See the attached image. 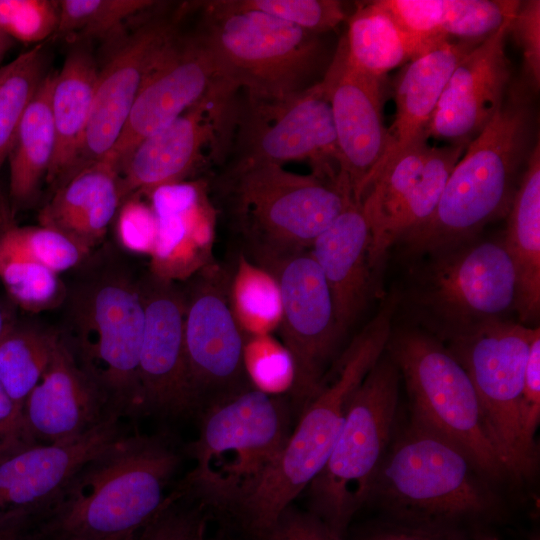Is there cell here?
Returning a JSON list of instances; mask_svg holds the SVG:
<instances>
[{"label":"cell","mask_w":540,"mask_h":540,"mask_svg":"<svg viewBox=\"0 0 540 540\" xmlns=\"http://www.w3.org/2000/svg\"><path fill=\"white\" fill-rule=\"evenodd\" d=\"M231 161H307L312 174L336 179L339 152L331 107L321 80L292 96L258 100L245 97L234 107Z\"/></svg>","instance_id":"12"},{"label":"cell","mask_w":540,"mask_h":540,"mask_svg":"<svg viewBox=\"0 0 540 540\" xmlns=\"http://www.w3.org/2000/svg\"><path fill=\"white\" fill-rule=\"evenodd\" d=\"M516 274V302L522 321L540 310V148L534 145L507 214L503 240Z\"/></svg>","instance_id":"28"},{"label":"cell","mask_w":540,"mask_h":540,"mask_svg":"<svg viewBox=\"0 0 540 540\" xmlns=\"http://www.w3.org/2000/svg\"><path fill=\"white\" fill-rule=\"evenodd\" d=\"M540 423V328L535 327L527 358L518 411L519 437L522 451L535 472L538 447L535 440Z\"/></svg>","instance_id":"45"},{"label":"cell","mask_w":540,"mask_h":540,"mask_svg":"<svg viewBox=\"0 0 540 540\" xmlns=\"http://www.w3.org/2000/svg\"><path fill=\"white\" fill-rule=\"evenodd\" d=\"M370 243L368 220L361 204L353 201L310 247L330 289L341 336L355 322L367 301Z\"/></svg>","instance_id":"24"},{"label":"cell","mask_w":540,"mask_h":540,"mask_svg":"<svg viewBox=\"0 0 540 540\" xmlns=\"http://www.w3.org/2000/svg\"><path fill=\"white\" fill-rule=\"evenodd\" d=\"M386 352L404 380L410 416L457 444L491 482L505 480L472 381L447 346L407 329L391 333Z\"/></svg>","instance_id":"10"},{"label":"cell","mask_w":540,"mask_h":540,"mask_svg":"<svg viewBox=\"0 0 540 540\" xmlns=\"http://www.w3.org/2000/svg\"><path fill=\"white\" fill-rule=\"evenodd\" d=\"M243 366L252 387L272 396L292 391L296 370L292 355L271 334L245 336Z\"/></svg>","instance_id":"41"},{"label":"cell","mask_w":540,"mask_h":540,"mask_svg":"<svg viewBox=\"0 0 540 540\" xmlns=\"http://www.w3.org/2000/svg\"><path fill=\"white\" fill-rule=\"evenodd\" d=\"M59 337L120 419L142 415L138 379L144 331L139 278L116 254L97 251L76 269Z\"/></svg>","instance_id":"2"},{"label":"cell","mask_w":540,"mask_h":540,"mask_svg":"<svg viewBox=\"0 0 540 540\" xmlns=\"http://www.w3.org/2000/svg\"><path fill=\"white\" fill-rule=\"evenodd\" d=\"M144 331L138 379L142 415L175 418L196 409L184 346L185 302L175 282L139 277Z\"/></svg>","instance_id":"19"},{"label":"cell","mask_w":540,"mask_h":540,"mask_svg":"<svg viewBox=\"0 0 540 540\" xmlns=\"http://www.w3.org/2000/svg\"><path fill=\"white\" fill-rule=\"evenodd\" d=\"M122 203L119 170L110 159L85 166L53 190L39 225L54 228L93 251Z\"/></svg>","instance_id":"26"},{"label":"cell","mask_w":540,"mask_h":540,"mask_svg":"<svg viewBox=\"0 0 540 540\" xmlns=\"http://www.w3.org/2000/svg\"><path fill=\"white\" fill-rule=\"evenodd\" d=\"M474 540H498V538L488 533H478Z\"/></svg>","instance_id":"54"},{"label":"cell","mask_w":540,"mask_h":540,"mask_svg":"<svg viewBox=\"0 0 540 540\" xmlns=\"http://www.w3.org/2000/svg\"><path fill=\"white\" fill-rule=\"evenodd\" d=\"M409 33L437 43L448 40L441 31L445 0H378Z\"/></svg>","instance_id":"47"},{"label":"cell","mask_w":540,"mask_h":540,"mask_svg":"<svg viewBox=\"0 0 540 540\" xmlns=\"http://www.w3.org/2000/svg\"><path fill=\"white\" fill-rule=\"evenodd\" d=\"M49 73L27 107L9 153V199L13 211L29 205L46 180L55 151Z\"/></svg>","instance_id":"31"},{"label":"cell","mask_w":540,"mask_h":540,"mask_svg":"<svg viewBox=\"0 0 540 540\" xmlns=\"http://www.w3.org/2000/svg\"><path fill=\"white\" fill-rule=\"evenodd\" d=\"M14 319L0 306V340L14 323Z\"/></svg>","instance_id":"53"},{"label":"cell","mask_w":540,"mask_h":540,"mask_svg":"<svg viewBox=\"0 0 540 540\" xmlns=\"http://www.w3.org/2000/svg\"><path fill=\"white\" fill-rule=\"evenodd\" d=\"M204 531H201L200 533H198L194 538H192L191 540H204Z\"/></svg>","instance_id":"56"},{"label":"cell","mask_w":540,"mask_h":540,"mask_svg":"<svg viewBox=\"0 0 540 540\" xmlns=\"http://www.w3.org/2000/svg\"><path fill=\"white\" fill-rule=\"evenodd\" d=\"M422 285V302L454 334L502 319L515 308L516 274L503 241H466L433 253Z\"/></svg>","instance_id":"13"},{"label":"cell","mask_w":540,"mask_h":540,"mask_svg":"<svg viewBox=\"0 0 540 540\" xmlns=\"http://www.w3.org/2000/svg\"><path fill=\"white\" fill-rule=\"evenodd\" d=\"M512 20L474 47L456 66L439 99L429 138L468 146L501 107L510 79L505 47Z\"/></svg>","instance_id":"22"},{"label":"cell","mask_w":540,"mask_h":540,"mask_svg":"<svg viewBox=\"0 0 540 540\" xmlns=\"http://www.w3.org/2000/svg\"><path fill=\"white\" fill-rule=\"evenodd\" d=\"M116 236L120 245L131 253L151 255L157 230V221L150 203L140 195L125 199L118 210Z\"/></svg>","instance_id":"46"},{"label":"cell","mask_w":540,"mask_h":540,"mask_svg":"<svg viewBox=\"0 0 540 540\" xmlns=\"http://www.w3.org/2000/svg\"><path fill=\"white\" fill-rule=\"evenodd\" d=\"M205 530L200 507L187 503V496L177 487L159 512L129 540H191Z\"/></svg>","instance_id":"44"},{"label":"cell","mask_w":540,"mask_h":540,"mask_svg":"<svg viewBox=\"0 0 540 540\" xmlns=\"http://www.w3.org/2000/svg\"><path fill=\"white\" fill-rule=\"evenodd\" d=\"M257 264L269 270L279 284V328L296 370L292 392L305 406L321 389L324 366L341 337L330 289L310 249Z\"/></svg>","instance_id":"14"},{"label":"cell","mask_w":540,"mask_h":540,"mask_svg":"<svg viewBox=\"0 0 540 540\" xmlns=\"http://www.w3.org/2000/svg\"><path fill=\"white\" fill-rule=\"evenodd\" d=\"M358 540H471L467 532L404 525L386 520L366 530Z\"/></svg>","instance_id":"51"},{"label":"cell","mask_w":540,"mask_h":540,"mask_svg":"<svg viewBox=\"0 0 540 540\" xmlns=\"http://www.w3.org/2000/svg\"><path fill=\"white\" fill-rule=\"evenodd\" d=\"M431 146L421 142L390 159L364 192L360 204L371 228L369 255L417 183Z\"/></svg>","instance_id":"33"},{"label":"cell","mask_w":540,"mask_h":540,"mask_svg":"<svg viewBox=\"0 0 540 540\" xmlns=\"http://www.w3.org/2000/svg\"><path fill=\"white\" fill-rule=\"evenodd\" d=\"M520 45L528 84L537 91L540 84V1H521L509 33Z\"/></svg>","instance_id":"48"},{"label":"cell","mask_w":540,"mask_h":540,"mask_svg":"<svg viewBox=\"0 0 540 540\" xmlns=\"http://www.w3.org/2000/svg\"><path fill=\"white\" fill-rule=\"evenodd\" d=\"M518 0H445L442 34L451 41L482 42L512 20Z\"/></svg>","instance_id":"40"},{"label":"cell","mask_w":540,"mask_h":540,"mask_svg":"<svg viewBox=\"0 0 540 540\" xmlns=\"http://www.w3.org/2000/svg\"><path fill=\"white\" fill-rule=\"evenodd\" d=\"M287 404L255 388H243L204 406L194 461L178 487L187 497L235 511L255 490L290 435Z\"/></svg>","instance_id":"7"},{"label":"cell","mask_w":540,"mask_h":540,"mask_svg":"<svg viewBox=\"0 0 540 540\" xmlns=\"http://www.w3.org/2000/svg\"><path fill=\"white\" fill-rule=\"evenodd\" d=\"M151 0H63L59 1L56 34L71 43L114 36L125 20L150 10Z\"/></svg>","instance_id":"38"},{"label":"cell","mask_w":540,"mask_h":540,"mask_svg":"<svg viewBox=\"0 0 540 540\" xmlns=\"http://www.w3.org/2000/svg\"><path fill=\"white\" fill-rule=\"evenodd\" d=\"M480 43L449 41L405 65L395 84L396 113L388 128V148L373 178L401 151L428 142L430 123L452 72Z\"/></svg>","instance_id":"25"},{"label":"cell","mask_w":540,"mask_h":540,"mask_svg":"<svg viewBox=\"0 0 540 540\" xmlns=\"http://www.w3.org/2000/svg\"><path fill=\"white\" fill-rule=\"evenodd\" d=\"M190 7L188 3L173 11L152 13L118 40L98 71L91 114L74 173L105 160L112 152L148 72L180 29Z\"/></svg>","instance_id":"15"},{"label":"cell","mask_w":540,"mask_h":540,"mask_svg":"<svg viewBox=\"0 0 540 540\" xmlns=\"http://www.w3.org/2000/svg\"><path fill=\"white\" fill-rule=\"evenodd\" d=\"M0 230L26 255L57 274L75 270L92 252L54 228L19 226L12 222L11 212L0 217Z\"/></svg>","instance_id":"39"},{"label":"cell","mask_w":540,"mask_h":540,"mask_svg":"<svg viewBox=\"0 0 540 540\" xmlns=\"http://www.w3.org/2000/svg\"><path fill=\"white\" fill-rule=\"evenodd\" d=\"M123 433L121 419L111 416L74 440L38 443L0 459V525L28 532L79 467Z\"/></svg>","instance_id":"20"},{"label":"cell","mask_w":540,"mask_h":540,"mask_svg":"<svg viewBox=\"0 0 540 540\" xmlns=\"http://www.w3.org/2000/svg\"><path fill=\"white\" fill-rule=\"evenodd\" d=\"M214 269L210 265L198 272L183 291L185 356L196 409L243 389L246 377L245 335Z\"/></svg>","instance_id":"17"},{"label":"cell","mask_w":540,"mask_h":540,"mask_svg":"<svg viewBox=\"0 0 540 540\" xmlns=\"http://www.w3.org/2000/svg\"><path fill=\"white\" fill-rule=\"evenodd\" d=\"M84 44L77 43L54 77L51 110L55 151L45 180L53 190L75 172L91 114L99 70Z\"/></svg>","instance_id":"27"},{"label":"cell","mask_w":540,"mask_h":540,"mask_svg":"<svg viewBox=\"0 0 540 540\" xmlns=\"http://www.w3.org/2000/svg\"><path fill=\"white\" fill-rule=\"evenodd\" d=\"M342 39L349 61L378 78L445 44L407 32L378 0L358 6Z\"/></svg>","instance_id":"30"},{"label":"cell","mask_w":540,"mask_h":540,"mask_svg":"<svg viewBox=\"0 0 540 540\" xmlns=\"http://www.w3.org/2000/svg\"><path fill=\"white\" fill-rule=\"evenodd\" d=\"M48 64V51L38 44L0 68V170L27 107L49 74Z\"/></svg>","instance_id":"37"},{"label":"cell","mask_w":540,"mask_h":540,"mask_svg":"<svg viewBox=\"0 0 540 540\" xmlns=\"http://www.w3.org/2000/svg\"><path fill=\"white\" fill-rule=\"evenodd\" d=\"M532 128L527 97L511 92L466 147L431 217L398 241L412 253H434L471 240L484 226L507 216L534 147Z\"/></svg>","instance_id":"4"},{"label":"cell","mask_w":540,"mask_h":540,"mask_svg":"<svg viewBox=\"0 0 540 540\" xmlns=\"http://www.w3.org/2000/svg\"><path fill=\"white\" fill-rule=\"evenodd\" d=\"M23 415L29 434L40 444L74 440L113 416L60 337Z\"/></svg>","instance_id":"23"},{"label":"cell","mask_w":540,"mask_h":540,"mask_svg":"<svg viewBox=\"0 0 540 540\" xmlns=\"http://www.w3.org/2000/svg\"><path fill=\"white\" fill-rule=\"evenodd\" d=\"M467 146L431 147L421 175L380 242L369 255L371 269L384 258L387 250L408 231L425 223L434 213L447 179Z\"/></svg>","instance_id":"32"},{"label":"cell","mask_w":540,"mask_h":540,"mask_svg":"<svg viewBox=\"0 0 540 540\" xmlns=\"http://www.w3.org/2000/svg\"><path fill=\"white\" fill-rule=\"evenodd\" d=\"M200 6L198 30L234 93L242 89L249 99H282L314 84L324 55L319 34L262 12L227 8L220 0Z\"/></svg>","instance_id":"8"},{"label":"cell","mask_w":540,"mask_h":540,"mask_svg":"<svg viewBox=\"0 0 540 540\" xmlns=\"http://www.w3.org/2000/svg\"><path fill=\"white\" fill-rule=\"evenodd\" d=\"M258 540H343L313 513L287 506Z\"/></svg>","instance_id":"49"},{"label":"cell","mask_w":540,"mask_h":540,"mask_svg":"<svg viewBox=\"0 0 540 540\" xmlns=\"http://www.w3.org/2000/svg\"><path fill=\"white\" fill-rule=\"evenodd\" d=\"M234 10L258 11L305 31L322 34L346 19L343 3L337 0H220Z\"/></svg>","instance_id":"42"},{"label":"cell","mask_w":540,"mask_h":540,"mask_svg":"<svg viewBox=\"0 0 540 540\" xmlns=\"http://www.w3.org/2000/svg\"><path fill=\"white\" fill-rule=\"evenodd\" d=\"M25 531L18 527L0 525V540H24Z\"/></svg>","instance_id":"52"},{"label":"cell","mask_w":540,"mask_h":540,"mask_svg":"<svg viewBox=\"0 0 540 540\" xmlns=\"http://www.w3.org/2000/svg\"><path fill=\"white\" fill-rule=\"evenodd\" d=\"M38 444L29 434L20 407L0 380V459Z\"/></svg>","instance_id":"50"},{"label":"cell","mask_w":540,"mask_h":540,"mask_svg":"<svg viewBox=\"0 0 540 540\" xmlns=\"http://www.w3.org/2000/svg\"><path fill=\"white\" fill-rule=\"evenodd\" d=\"M233 229L256 261L309 250L354 201L348 178L301 175L266 162L230 161L217 180Z\"/></svg>","instance_id":"6"},{"label":"cell","mask_w":540,"mask_h":540,"mask_svg":"<svg viewBox=\"0 0 540 540\" xmlns=\"http://www.w3.org/2000/svg\"><path fill=\"white\" fill-rule=\"evenodd\" d=\"M154 214L157 230L149 273L177 283L210 266L216 211L206 192L180 209Z\"/></svg>","instance_id":"29"},{"label":"cell","mask_w":540,"mask_h":540,"mask_svg":"<svg viewBox=\"0 0 540 540\" xmlns=\"http://www.w3.org/2000/svg\"><path fill=\"white\" fill-rule=\"evenodd\" d=\"M395 300L390 299L355 336L333 379L304 406L293 432L255 490L234 511L255 538L324 468L343 424L347 403L385 352L392 333Z\"/></svg>","instance_id":"5"},{"label":"cell","mask_w":540,"mask_h":540,"mask_svg":"<svg viewBox=\"0 0 540 540\" xmlns=\"http://www.w3.org/2000/svg\"><path fill=\"white\" fill-rule=\"evenodd\" d=\"M228 292L232 313L245 336L271 334L279 328L281 291L269 270L240 255Z\"/></svg>","instance_id":"35"},{"label":"cell","mask_w":540,"mask_h":540,"mask_svg":"<svg viewBox=\"0 0 540 540\" xmlns=\"http://www.w3.org/2000/svg\"><path fill=\"white\" fill-rule=\"evenodd\" d=\"M383 81L349 61L342 38L321 79L331 107L340 174L348 178L356 203H360L388 148Z\"/></svg>","instance_id":"21"},{"label":"cell","mask_w":540,"mask_h":540,"mask_svg":"<svg viewBox=\"0 0 540 540\" xmlns=\"http://www.w3.org/2000/svg\"><path fill=\"white\" fill-rule=\"evenodd\" d=\"M7 36L0 34V57L5 50Z\"/></svg>","instance_id":"55"},{"label":"cell","mask_w":540,"mask_h":540,"mask_svg":"<svg viewBox=\"0 0 540 540\" xmlns=\"http://www.w3.org/2000/svg\"><path fill=\"white\" fill-rule=\"evenodd\" d=\"M0 281L11 300L31 313L61 307L67 293L59 274L26 255L1 230Z\"/></svg>","instance_id":"36"},{"label":"cell","mask_w":540,"mask_h":540,"mask_svg":"<svg viewBox=\"0 0 540 540\" xmlns=\"http://www.w3.org/2000/svg\"><path fill=\"white\" fill-rule=\"evenodd\" d=\"M400 372L385 352L352 393L330 456L307 487L310 512L338 535L368 504L399 419Z\"/></svg>","instance_id":"9"},{"label":"cell","mask_w":540,"mask_h":540,"mask_svg":"<svg viewBox=\"0 0 540 540\" xmlns=\"http://www.w3.org/2000/svg\"><path fill=\"white\" fill-rule=\"evenodd\" d=\"M535 327L491 320L453 334L447 348L475 388L489 438L507 478L522 483L534 471L519 437L518 411Z\"/></svg>","instance_id":"11"},{"label":"cell","mask_w":540,"mask_h":540,"mask_svg":"<svg viewBox=\"0 0 540 540\" xmlns=\"http://www.w3.org/2000/svg\"><path fill=\"white\" fill-rule=\"evenodd\" d=\"M232 114V96L217 90L143 139L120 168L122 202L132 195L148 196L157 187L183 182L205 162L206 147L221 155L228 143Z\"/></svg>","instance_id":"18"},{"label":"cell","mask_w":540,"mask_h":540,"mask_svg":"<svg viewBox=\"0 0 540 540\" xmlns=\"http://www.w3.org/2000/svg\"><path fill=\"white\" fill-rule=\"evenodd\" d=\"M180 461L165 434L123 433L79 467L24 540L132 536L165 504Z\"/></svg>","instance_id":"1"},{"label":"cell","mask_w":540,"mask_h":540,"mask_svg":"<svg viewBox=\"0 0 540 540\" xmlns=\"http://www.w3.org/2000/svg\"><path fill=\"white\" fill-rule=\"evenodd\" d=\"M59 1L0 0V34L36 43L56 32Z\"/></svg>","instance_id":"43"},{"label":"cell","mask_w":540,"mask_h":540,"mask_svg":"<svg viewBox=\"0 0 540 540\" xmlns=\"http://www.w3.org/2000/svg\"><path fill=\"white\" fill-rule=\"evenodd\" d=\"M227 86L199 30L180 29L168 41L148 72L121 135L109 158L118 170L135 147L169 125L191 106Z\"/></svg>","instance_id":"16"},{"label":"cell","mask_w":540,"mask_h":540,"mask_svg":"<svg viewBox=\"0 0 540 540\" xmlns=\"http://www.w3.org/2000/svg\"><path fill=\"white\" fill-rule=\"evenodd\" d=\"M58 337L57 330L15 320L0 340V380L20 407L40 381Z\"/></svg>","instance_id":"34"},{"label":"cell","mask_w":540,"mask_h":540,"mask_svg":"<svg viewBox=\"0 0 540 540\" xmlns=\"http://www.w3.org/2000/svg\"><path fill=\"white\" fill-rule=\"evenodd\" d=\"M492 484L457 444L409 416L398 419L368 504L392 522L467 532L501 514Z\"/></svg>","instance_id":"3"}]
</instances>
